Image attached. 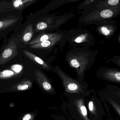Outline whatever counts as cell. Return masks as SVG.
<instances>
[{
    "label": "cell",
    "mask_w": 120,
    "mask_h": 120,
    "mask_svg": "<svg viewBox=\"0 0 120 120\" xmlns=\"http://www.w3.org/2000/svg\"><path fill=\"white\" fill-rule=\"evenodd\" d=\"M75 15L74 13H66L60 15L56 14L49 15L42 9L31 13L26 20L33 25L34 34L41 32H52L58 30L63 25Z\"/></svg>",
    "instance_id": "6da1fadb"
},
{
    "label": "cell",
    "mask_w": 120,
    "mask_h": 120,
    "mask_svg": "<svg viewBox=\"0 0 120 120\" xmlns=\"http://www.w3.org/2000/svg\"><path fill=\"white\" fill-rule=\"evenodd\" d=\"M66 60L69 66L75 69L77 79L84 80L85 73L95 61L93 51L86 47H74L66 52Z\"/></svg>",
    "instance_id": "7a4b0ae2"
},
{
    "label": "cell",
    "mask_w": 120,
    "mask_h": 120,
    "mask_svg": "<svg viewBox=\"0 0 120 120\" xmlns=\"http://www.w3.org/2000/svg\"><path fill=\"white\" fill-rule=\"evenodd\" d=\"M83 10L82 15L79 18V22L90 25L95 24L101 20L117 17L120 14V5L101 8L86 7Z\"/></svg>",
    "instance_id": "3957f363"
},
{
    "label": "cell",
    "mask_w": 120,
    "mask_h": 120,
    "mask_svg": "<svg viewBox=\"0 0 120 120\" xmlns=\"http://www.w3.org/2000/svg\"><path fill=\"white\" fill-rule=\"evenodd\" d=\"M23 11L14 9L0 11V36L17 32L23 20Z\"/></svg>",
    "instance_id": "277c9868"
},
{
    "label": "cell",
    "mask_w": 120,
    "mask_h": 120,
    "mask_svg": "<svg viewBox=\"0 0 120 120\" xmlns=\"http://www.w3.org/2000/svg\"><path fill=\"white\" fill-rule=\"evenodd\" d=\"M71 47L89 48L95 44V39L87 30L73 29L68 31L67 41Z\"/></svg>",
    "instance_id": "5b68a950"
},
{
    "label": "cell",
    "mask_w": 120,
    "mask_h": 120,
    "mask_svg": "<svg viewBox=\"0 0 120 120\" xmlns=\"http://www.w3.org/2000/svg\"><path fill=\"white\" fill-rule=\"evenodd\" d=\"M55 73L60 78L66 92L70 93H84L86 91L88 85L84 80L75 79L64 72L59 66H54Z\"/></svg>",
    "instance_id": "8992f818"
},
{
    "label": "cell",
    "mask_w": 120,
    "mask_h": 120,
    "mask_svg": "<svg viewBox=\"0 0 120 120\" xmlns=\"http://www.w3.org/2000/svg\"><path fill=\"white\" fill-rule=\"evenodd\" d=\"M19 45L17 37H13L9 40L0 53V66L5 64L18 55Z\"/></svg>",
    "instance_id": "52a82bcc"
},
{
    "label": "cell",
    "mask_w": 120,
    "mask_h": 120,
    "mask_svg": "<svg viewBox=\"0 0 120 120\" xmlns=\"http://www.w3.org/2000/svg\"><path fill=\"white\" fill-rule=\"evenodd\" d=\"M95 25L98 32L107 39L112 38L117 29L116 22L112 19L101 20Z\"/></svg>",
    "instance_id": "ba28073f"
},
{
    "label": "cell",
    "mask_w": 120,
    "mask_h": 120,
    "mask_svg": "<svg viewBox=\"0 0 120 120\" xmlns=\"http://www.w3.org/2000/svg\"><path fill=\"white\" fill-rule=\"evenodd\" d=\"M15 34H17L19 44L24 45L29 44L33 35L34 34L33 25L26 20L22 24Z\"/></svg>",
    "instance_id": "9c48e42d"
},
{
    "label": "cell",
    "mask_w": 120,
    "mask_h": 120,
    "mask_svg": "<svg viewBox=\"0 0 120 120\" xmlns=\"http://www.w3.org/2000/svg\"><path fill=\"white\" fill-rule=\"evenodd\" d=\"M68 31L58 30L52 32H41L29 43V45L39 43L51 39H61L67 38Z\"/></svg>",
    "instance_id": "30bf717a"
},
{
    "label": "cell",
    "mask_w": 120,
    "mask_h": 120,
    "mask_svg": "<svg viewBox=\"0 0 120 120\" xmlns=\"http://www.w3.org/2000/svg\"><path fill=\"white\" fill-rule=\"evenodd\" d=\"M67 38L61 39H51L39 43L30 45V48L32 49H39L46 50H52L53 49L61 50L66 43Z\"/></svg>",
    "instance_id": "8fae6325"
},
{
    "label": "cell",
    "mask_w": 120,
    "mask_h": 120,
    "mask_svg": "<svg viewBox=\"0 0 120 120\" xmlns=\"http://www.w3.org/2000/svg\"><path fill=\"white\" fill-rule=\"evenodd\" d=\"M97 75L104 80L120 84V70L119 69L102 68L98 71Z\"/></svg>",
    "instance_id": "7c38bea8"
},
{
    "label": "cell",
    "mask_w": 120,
    "mask_h": 120,
    "mask_svg": "<svg viewBox=\"0 0 120 120\" xmlns=\"http://www.w3.org/2000/svg\"><path fill=\"white\" fill-rule=\"evenodd\" d=\"M82 0L84 1L80 4L77 8L78 10H83L87 5L97 0H53L42 9L45 12L48 13L49 11L58 8L64 4Z\"/></svg>",
    "instance_id": "4fadbf2b"
},
{
    "label": "cell",
    "mask_w": 120,
    "mask_h": 120,
    "mask_svg": "<svg viewBox=\"0 0 120 120\" xmlns=\"http://www.w3.org/2000/svg\"><path fill=\"white\" fill-rule=\"evenodd\" d=\"M35 72L37 82L44 90L50 92L55 91L52 84L44 73L37 69L35 70Z\"/></svg>",
    "instance_id": "5bb4252c"
},
{
    "label": "cell",
    "mask_w": 120,
    "mask_h": 120,
    "mask_svg": "<svg viewBox=\"0 0 120 120\" xmlns=\"http://www.w3.org/2000/svg\"><path fill=\"white\" fill-rule=\"evenodd\" d=\"M120 5V0H97L85 6L92 8H108Z\"/></svg>",
    "instance_id": "9a60e30c"
},
{
    "label": "cell",
    "mask_w": 120,
    "mask_h": 120,
    "mask_svg": "<svg viewBox=\"0 0 120 120\" xmlns=\"http://www.w3.org/2000/svg\"><path fill=\"white\" fill-rule=\"evenodd\" d=\"M39 0H8L11 9L23 11L25 8L37 2Z\"/></svg>",
    "instance_id": "2e32d148"
},
{
    "label": "cell",
    "mask_w": 120,
    "mask_h": 120,
    "mask_svg": "<svg viewBox=\"0 0 120 120\" xmlns=\"http://www.w3.org/2000/svg\"><path fill=\"white\" fill-rule=\"evenodd\" d=\"M23 52L25 56L33 62L42 66L46 70L51 71L55 73L54 68H53L51 66L47 64V63L45 62L40 57H37L34 54L27 51L24 50H23Z\"/></svg>",
    "instance_id": "e0dca14e"
},
{
    "label": "cell",
    "mask_w": 120,
    "mask_h": 120,
    "mask_svg": "<svg viewBox=\"0 0 120 120\" xmlns=\"http://www.w3.org/2000/svg\"><path fill=\"white\" fill-rule=\"evenodd\" d=\"M18 73L11 70H5L0 72V79H5L10 78L16 75Z\"/></svg>",
    "instance_id": "ac0fdd59"
},
{
    "label": "cell",
    "mask_w": 120,
    "mask_h": 120,
    "mask_svg": "<svg viewBox=\"0 0 120 120\" xmlns=\"http://www.w3.org/2000/svg\"><path fill=\"white\" fill-rule=\"evenodd\" d=\"M32 85V82L29 80H25L18 84L17 88L20 91H23L27 89Z\"/></svg>",
    "instance_id": "d6986e66"
},
{
    "label": "cell",
    "mask_w": 120,
    "mask_h": 120,
    "mask_svg": "<svg viewBox=\"0 0 120 120\" xmlns=\"http://www.w3.org/2000/svg\"><path fill=\"white\" fill-rule=\"evenodd\" d=\"M6 9H11L8 0H0V11Z\"/></svg>",
    "instance_id": "ffe728a7"
},
{
    "label": "cell",
    "mask_w": 120,
    "mask_h": 120,
    "mask_svg": "<svg viewBox=\"0 0 120 120\" xmlns=\"http://www.w3.org/2000/svg\"><path fill=\"white\" fill-rule=\"evenodd\" d=\"M12 69L16 72L19 73L22 69L23 67L21 65H15L11 67Z\"/></svg>",
    "instance_id": "44dd1931"
},
{
    "label": "cell",
    "mask_w": 120,
    "mask_h": 120,
    "mask_svg": "<svg viewBox=\"0 0 120 120\" xmlns=\"http://www.w3.org/2000/svg\"><path fill=\"white\" fill-rule=\"evenodd\" d=\"M80 109H81L82 113L83 114V115L85 116L87 115V111L86 109L85 106H82L80 107Z\"/></svg>",
    "instance_id": "7402d4cb"
},
{
    "label": "cell",
    "mask_w": 120,
    "mask_h": 120,
    "mask_svg": "<svg viewBox=\"0 0 120 120\" xmlns=\"http://www.w3.org/2000/svg\"><path fill=\"white\" fill-rule=\"evenodd\" d=\"M89 109L90 111H92L93 110L94 106L93 103V101H89Z\"/></svg>",
    "instance_id": "603a6c76"
},
{
    "label": "cell",
    "mask_w": 120,
    "mask_h": 120,
    "mask_svg": "<svg viewBox=\"0 0 120 120\" xmlns=\"http://www.w3.org/2000/svg\"><path fill=\"white\" fill-rule=\"evenodd\" d=\"M31 116L30 114H27L23 118V120H29L31 118Z\"/></svg>",
    "instance_id": "cb8c5ba5"
}]
</instances>
